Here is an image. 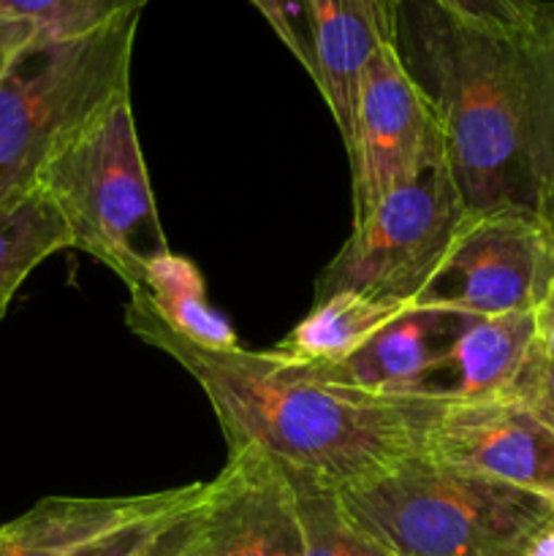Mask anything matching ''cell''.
I'll return each mask as SVG.
<instances>
[{"label":"cell","mask_w":554,"mask_h":556,"mask_svg":"<svg viewBox=\"0 0 554 556\" xmlns=\"http://www.w3.org/2000/svg\"><path fill=\"white\" fill-rule=\"evenodd\" d=\"M402 60L438 114L467 212L554 199V3L527 30L465 25L432 0H402Z\"/></svg>","instance_id":"cell-1"},{"label":"cell","mask_w":554,"mask_h":556,"mask_svg":"<svg viewBox=\"0 0 554 556\" xmlns=\"http://www.w3.org/2000/svg\"><path fill=\"white\" fill-rule=\"evenodd\" d=\"M125 324L201 386L228 451L255 445L288 476L331 492L421 454L435 400L380 396L331 383L307 362L277 351L196 345L139 299L125 307Z\"/></svg>","instance_id":"cell-2"},{"label":"cell","mask_w":554,"mask_h":556,"mask_svg":"<svg viewBox=\"0 0 554 556\" xmlns=\"http://www.w3.org/2000/svg\"><path fill=\"white\" fill-rule=\"evenodd\" d=\"M353 527L396 556H521L549 500L416 454L340 489Z\"/></svg>","instance_id":"cell-3"},{"label":"cell","mask_w":554,"mask_h":556,"mask_svg":"<svg viewBox=\"0 0 554 556\" xmlns=\"http://www.w3.org/2000/svg\"><path fill=\"white\" fill-rule=\"evenodd\" d=\"M141 14L71 38L33 36L0 71V201L36 188L47 163L130 96Z\"/></svg>","instance_id":"cell-4"},{"label":"cell","mask_w":554,"mask_h":556,"mask_svg":"<svg viewBox=\"0 0 554 556\" xmlns=\"http://www.w3.org/2000/svg\"><path fill=\"white\" fill-rule=\"evenodd\" d=\"M71 233V248L109 266L130 293L141 291L168 239L158 217L130 96L65 144L38 177Z\"/></svg>","instance_id":"cell-5"},{"label":"cell","mask_w":554,"mask_h":556,"mask_svg":"<svg viewBox=\"0 0 554 556\" xmlns=\"http://www.w3.org/2000/svg\"><path fill=\"white\" fill-rule=\"evenodd\" d=\"M465 212L449 163L427 168L413 182L391 190L364 220L353 223L348 242L320 269L315 299L351 291L413 304Z\"/></svg>","instance_id":"cell-6"},{"label":"cell","mask_w":554,"mask_h":556,"mask_svg":"<svg viewBox=\"0 0 554 556\" xmlns=\"http://www.w3.org/2000/svg\"><path fill=\"white\" fill-rule=\"evenodd\" d=\"M554 280V231L527 210L465 212L413 307L470 315L536 313Z\"/></svg>","instance_id":"cell-7"},{"label":"cell","mask_w":554,"mask_h":556,"mask_svg":"<svg viewBox=\"0 0 554 556\" xmlns=\"http://www.w3.org/2000/svg\"><path fill=\"white\" fill-rule=\"evenodd\" d=\"M342 147L353 172V223L391 190L445 161L438 114L396 43H383L364 68L351 136Z\"/></svg>","instance_id":"cell-8"},{"label":"cell","mask_w":554,"mask_h":556,"mask_svg":"<svg viewBox=\"0 0 554 556\" xmlns=\"http://www.w3.org/2000/svg\"><path fill=\"white\" fill-rule=\"evenodd\" d=\"M182 556H304L293 478L255 445L228 451L204 489Z\"/></svg>","instance_id":"cell-9"},{"label":"cell","mask_w":554,"mask_h":556,"mask_svg":"<svg viewBox=\"0 0 554 556\" xmlns=\"http://www.w3.org/2000/svg\"><path fill=\"white\" fill-rule=\"evenodd\" d=\"M421 454L554 505V432L514 396L438 402Z\"/></svg>","instance_id":"cell-10"},{"label":"cell","mask_w":554,"mask_h":556,"mask_svg":"<svg viewBox=\"0 0 554 556\" xmlns=\"http://www.w3.org/2000/svg\"><path fill=\"white\" fill-rule=\"evenodd\" d=\"M465 320L467 315L411 304L342 362L307 364L331 383L380 396L424 400V389L443 367Z\"/></svg>","instance_id":"cell-11"},{"label":"cell","mask_w":554,"mask_h":556,"mask_svg":"<svg viewBox=\"0 0 554 556\" xmlns=\"http://www.w3.org/2000/svg\"><path fill=\"white\" fill-rule=\"evenodd\" d=\"M402 0H310L315 87L324 96L342 144L351 136L358 87L373 54L400 38Z\"/></svg>","instance_id":"cell-12"},{"label":"cell","mask_w":554,"mask_h":556,"mask_svg":"<svg viewBox=\"0 0 554 556\" xmlns=\"http://www.w3.org/2000/svg\"><path fill=\"white\" fill-rule=\"evenodd\" d=\"M536 348V313L467 315L424 400L481 402L508 396Z\"/></svg>","instance_id":"cell-13"},{"label":"cell","mask_w":554,"mask_h":556,"mask_svg":"<svg viewBox=\"0 0 554 556\" xmlns=\"http://www.w3.org/2000/svg\"><path fill=\"white\" fill-rule=\"evenodd\" d=\"M199 483L136 497H43L0 525V556H63L119 525L188 500Z\"/></svg>","instance_id":"cell-14"},{"label":"cell","mask_w":554,"mask_h":556,"mask_svg":"<svg viewBox=\"0 0 554 556\" xmlns=\"http://www.w3.org/2000/svg\"><path fill=\"white\" fill-rule=\"evenodd\" d=\"M411 304L383 302L364 293L340 291L315 299L313 309L282 337L277 353L313 364H337L356 353L369 337L383 329Z\"/></svg>","instance_id":"cell-15"},{"label":"cell","mask_w":554,"mask_h":556,"mask_svg":"<svg viewBox=\"0 0 554 556\" xmlns=\"http://www.w3.org/2000/svg\"><path fill=\"white\" fill-rule=\"evenodd\" d=\"M130 299L150 304L152 313L168 329L196 345L215 348V351L239 345L234 326L206 302L204 275L185 255L168 250L166 255L152 261L144 275V286L141 291L130 293Z\"/></svg>","instance_id":"cell-16"},{"label":"cell","mask_w":554,"mask_h":556,"mask_svg":"<svg viewBox=\"0 0 554 556\" xmlns=\"http://www.w3.org/2000/svg\"><path fill=\"white\" fill-rule=\"evenodd\" d=\"M68 248V226L47 190L36 185L0 201V318L30 271Z\"/></svg>","instance_id":"cell-17"},{"label":"cell","mask_w":554,"mask_h":556,"mask_svg":"<svg viewBox=\"0 0 554 556\" xmlns=\"http://www.w3.org/2000/svg\"><path fill=\"white\" fill-rule=\"evenodd\" d=\"M150 0H0V25L41 38H71L141 14Z\"/></svg>","instance_id":"cell-18"},{"label":"cell","mask_w":554,"mask_h":556,"mask_svg":"<svg viewBox=\"0 0 554 556\" xmlns=\"http://www.w3.org/2000/svg\"><path fill=\"white\" fill-rule=\"evenodd\" d=\"M293 486L302 516L304 556H396L348 521L331 489L299 478H293Z\"/></svg>","instance_id":"cell-19"},{"label":"cell","mask_w":554,"mask_h":556,"mask_svg":"<svg viewBox=\"0 0 554 556\" xmlns=\"http://www.w3.org/2000/svg\"><path fill=\"white\" fill-rule=\"evenodd\" d=\"M204 489H206V483H199V489H196L188 500H182V503L168 505V508L155 510V514H147V516H141V519L128 521V525L114 527V530L103 532V535H98V538H92V541L81 543V546L71 548V552L63 556H141L147 552V546L155 541L158 532H161L163 527L174 519V516H179L182 510L193 508L196 503H201V497H204Z\"/></svg>","instance_id":"cell-20"},{"label":"cell","mask_w":554,"mask_h":556,"mask_svg":"<svg viewBox=\"0 0 554 556\" xmlns=\"http://www.w3.org/2000/svg\"><path fill=\"white\" fill-rule=\"evenodd\" d=\"M432 3L465 25L494 33L527 30L541 22L552 5L541 0H432Z\"/></svg>","instance_id":"cell-21"},{"label":"cell","mask_w":554,"mask_h":556,"mask_svg":"<svg viewBox=\"0 0 554 556\" xmlns=\"http://www.w3.org/2000/svg\"><path fill=\"white\" fill-rule=\"evenodd\" d=\"M264 14L275 36L299 60L310 76H315L313 25H310V0H250Z\"/></svg>","instance_id":"cell-22"},{"label":"cell","mask_w":554,"mask_h":556,"mask_svg":"<svg viewBox=\"0 0 554 556\" xmlns=\"http://www.w3.org/2000/svg\"><path fill=\"white\" fill-rule=\"evenodd\" d=\"M516 402L527 407L536 418H541L554 432V362L543 356L541 348H532L530 358L521 367L511 394Z\"/></svg>","instance_id":"cell-23"},{"label":"cell","mask_w":554,"mask_h":556,"mask_svg":"<svg viewBox=\"0 0 554 556\" xmlns=\"http://www.w3.org/2000/svg\"><path fill=\"white\" fill-rule=\"evenodd\" d=\"M199 505L201 503H196L193 508H188V510H182L179 516H174V519L168 521L161 532H158L155 541L147 546V552L141 556H182L185 541H188V535H190V527H193V516H196V508H199Z\"/></svg>","instance_id":"cell-24"},{"label":"cell","mask_w":554,"mask_h":556,"mask_svg":"<svg viewBox=\"0 0 554 556\" xmlns=\"http://www.w3.org/2000/svg\"><path fill=\"white\" fill-rule=\"evenodd\" d=\"M536 345L541 348L543 356L554 362V280L543 296L541 307L536 309Z\"/></svg>","instance_id":"cell-25"},{"label":"cell","mask_w":554,"mask_h":556,"mask_svg":"<svg viewBox=\"0 0 554 556\" xmlns=\"http://www.w3.org/2000/svg\"><path fill=\"white\" fill-rule=\"evenodd\" d=\"M521 556H554V516H549L530 535Z\"/></svg>","instance_id":"cell-26"},{"label":"cell","mask_w":554,"mask_h":556,"mask_svg":"<svg viewBox=\"0 0 554 556\" xmlns=\"http://www.w3.org/2000/svg\"><path fill=\"white\" fill-rule=\"evenodd\" d=\"M27 38H33V36L27 30H22V27L0 25V71H3V65H5V60H9V54L14 52V49L20 47L22 41H27Z\"/></svg>","instance_id":"cell-27"},{"label":"cell","mask_w":554,"mask_h":556,"mask_svg":"<svg viewBox=\"0 0 554 556\" xmlns=\"http://www.w3.org/2000/svg\"><path fill=\"white\" fill-rule=\"evenodd\" d=\"M541 215H543V220H546L549 226H552V231H554V199L549 201L546 206H543V212H541Z\"/></svg>","instance_id":"cell-28"}]
</instances>
